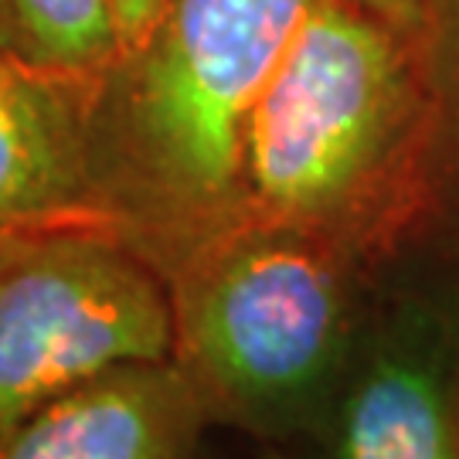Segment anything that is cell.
<instances>
[{
	"label": "cell",
	"instance_id": "cell-1",
	"mask_svg": "<svg viewBox=\"0 0 459 459\" xmlns=\"http://www.w3.org/2000/svg\"><path fill=\"white\" fill-rule=\"evenodd\" d=\"M313 0H170L92 92V174L113 231L170 273L248 221L255 102Z\"/></svg>",
	"mask_w": 459,
	"mask_h": 459
},
{
	"label": "cell",
	"instance_id": "cell-2",
	"mask_svg": "<svg viewBox=\"0 0 459 459\" xmlns=\"http://www.w3.org/2000/svg\"><path fill=\"white\" fill-rule=\"evenodd\" d=\"M436 106L419 38L313 0L246 136V208L351 252L429 195Z\"/></svg>",
	"mask_w": 459,
	"mask_h": 459
},
{
	"label": "cell",
	"instance_id": "cell-3",
	"mask_svg": "<svg viewBox=\"0 0 459 459\" xmlns=\"http://www.w3.org/2000/svg\"><path fill=\"white\" fill-rule=\"evenodd\" d=\"M347 252L248 218L167 273L174 361L212 415L279 432L320 405L347 351Z\"/></svg>",
	"mask_w": 459,
	"mask_h": 459
},
{
	"label": "cell",
	"instance_id": "cell-4",
	"mask_svg": "<svg viewBox=\"0 0 459 459\" xmlns=\"http://www.w3.org/2000/svg\"><path fill=\"white\" fill-rule=\"evenodd\" d=\"M170 358L164 273L113 231L34 235L0 265V439L92 377Z\"/></svg>",
	"mask_w": 459,
	"mask_h": 459
},
{
	"label": "cell",
	"instance_id": "cell-5",
	"mask_svg": "<svg viewBox=\"0 0 459 459\" xmlns=\"http://www.w3.org/2000/svg\"><path fill=\"white\" fill-rule=\"evenodd\" d=\"M96 85L0 51V231H113L92 174Z\"/></svg>",
	"mask_w": 459,
	"mask_h": 459
},
{
	"label": "cell",
	"instance_id": "cell-6",
	"mask_svg": "<svg viewBox=\"0 0 459 459\" xmlns=\"http://www.w3.org/2000/svg\"><path fill=\"white\" fill-rule=\"evenodd\" d=\"M212 419L181 364H130L51 398L0 439V459H195Z\"/></svg>",
	"mask_w": 459,
	"mask_h": 459
},
{
	"label": "cell",
	"instance_id": "cell-7",
	"mask_svg": "<svg viewBox=\"0 0 459 459\" xmlns=\"http://www.w3.org/2000/svg\"><path fill=\"white\" fill-rule=\"evenodd\" d=\"M333 459H459L456 381L439 347L398 337L361 364L337 409Z\"/></svg>",
	"mask_w": 459,
	"mask_h": 459
},
{
	"label": "cell",
	"instance_id": "cell-8",
	"mask_svg": "<svg viewBox=\"0 0 459 459\" xmlns=\"http://www.w3.org/2000/svg\"><path fill=\"white\" fill-rule=\"evenodd\" d=\"M0 51L65 79L99 82L123 48L109 0H0Z\"/></svg>",
	"mask_w": 459,
	"mask_h": 459
},
{
	"label": "cell",
	"instance_id": "cell-9",
	"mask_svg": "<svg viewBox=\"0 0 459 459\" xmlns=\"http://www.w3.org/2000/svg\"><path fill=\"white\" fill-rule=\"evenodd\" d=\"M432 106H436V170L459 178V0H436L422 38Z\"/></svg>",
	"mask_w": 459,
	"mask_h": 459
},
{
	"label": "cell",
	"instance_id": "cell-10",
	"mask_svg": "<svg viewBox=\"0 0 459 459\" xmlns=\"http://www.w3.org/2000/svg\"><path fill=\"white\" fill-rule=\"evenodd\" d=\"M351 4L368 11L377 21L392 24L394 31L409 34V38H422L436 0H351Z\"/></svg>",
	"mask_w": 459,
	"mask_h": 459
},
{
	"label": "cell",
	"instance_id": "cell-11",
	"mask_svg": "<svg viewBox=\"0 0 459 459\" xmlns=\"http://www.w3.org/2000/svg\"><path fill=\"white\" fill-rule=\"evenodd\" d=\"M167 4L170 0H109L116 31H119V48L130 51L133 45H140L147 38L150 28L157 24V17L164 14Z\"/></svg>",
	"mask_w": 459,
	"mask_h": 459
},
{
	"label": "cell",
	"instance_id": "cell-12",
	"mask_svg": "<svg viewBox=\"0 0 459 459\" xmlns=\"http://www.w3.org/2000/svg\"><path fill=\"white\" fill-rule=\"evenodd\" d=\"M28 238H34V235H7V231H0V265L7 263L11 255H14L17 248L24 246Z\"/></svg>",
	"mask_w": 459,
	"mask_h": 459
}]
</instances>
